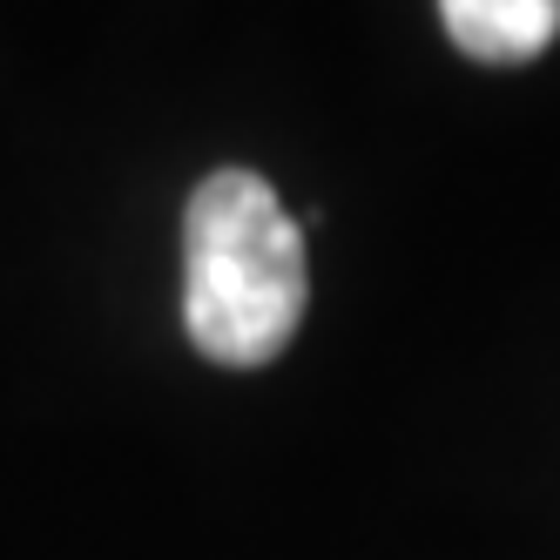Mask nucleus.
Instances as JSON below:
<instances>
[{
    "label": "nucleus",
    "mask_w": 560,
    "mask_h": 560,
    "mask_svg": "<svg viewBox=\"0 0 560 560\" xmlns=\"http://www.w3.org/2000/svg\"><path fill=\"white\" fill-rule=\"evenodd\" d=\"M304 230L257 170L196 183L183 217V325L210 365H270L304 325Z\"/></svg>",
    "instance_id": "f257e3e1"
},
{
    "label": "nucleus",
    "mask_w": 560,
    "mask_h": 560,
    "mask_svg": "<svg viewBox=\"0 0 560 560\" xmlns=\"http://www.w3.org/2000/svg\"><path fill=\"white\" fill-rule=\"evenodd\" d=\"M439 21H446L453 48L472 61H540L560 34V0H439Z\"/></svg>",
    "instance_id": "f03ea898"
}]
</instances>
